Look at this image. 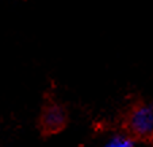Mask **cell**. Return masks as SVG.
<instances>
[{
	"mask_svg": "<svg viewBox=\"0 0 153 147\" xmlns=\"http://www.w3.org/2000/svg\"><path fill=\"white\" fill-rule=\"evenodd\" d=\"M125 128L137 139H153V104H134L125 118Z\"/></svg>",
	"mask_w": 153,
	"mask_h": 147,
	"instance_id": "1",
	"label": "cell"
},
{
	"mask_svg": "<svg viewBox=\"0 0 153 147\" xmlns=\"http://www.w3.org/2000/svg\"><path fill=\"white\" fill-rule=\"evenodd\" d=\"M68 124V113L65 108L54 101H49L43 105L39 115V126L41 132L45 136L58 134L67 127Z\"/></svg>",
	"mask_w": 153,
	"mask_h": 147,
	"instance_id": "2",
	"label": "cell"
},
{
	"mask_svg": "<svg viewBox=\"0 0 153 147\" xmlns=\"http://www.w3.org/2000/svg\"><path fill=\"white\" fill-rule=\"evenodd\" d=\"M106 147H133V142L130 138H115L107 144Z\"/></svg>",
	"mask_w": 153,
	"mask_h": 147,
	"instance_id": "3",
	"label": "cell"
}]
</instances>
